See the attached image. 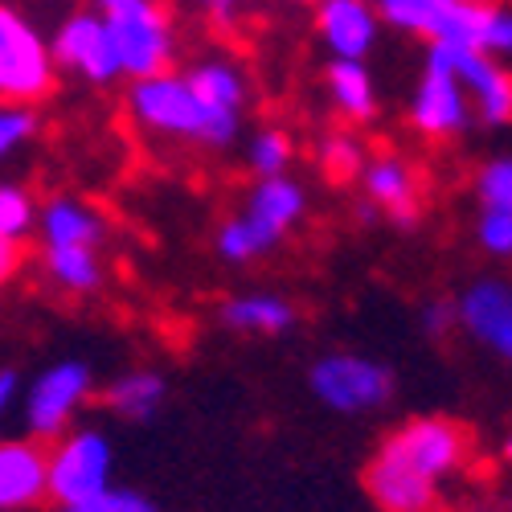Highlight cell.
Returning a JSON list of instances; mask_svg holds the SVG:
<instances>
[{
  "mask_svg": "<svg viewBox=\"0 0 512 512\" xmlns=\"http://www.w3.org/2000/svg\"><path fill=\"white\" fill-rule=\"evenodd\" d=\"M463 431L447 418H414L381 447L365 472L373 500L386 512H431L439 484L463 459Z\"/></svg>",
  "mask_w": 512,
  "mask_h": 512,
  "instance_id": "obj_1",
  "label": "cell"
},
{
  "mask_svg": "<svg viewBox=\"0 0 512 512\" xmlns=\"http://www.w3.org/2000/svg\"><path fill=\"white\" fill-rule=\"evenodd\" d=\"M304 213V193L300 185H291L283 177H267L259 189L250 193V209H246V218L230 222L222 230V254L234 263H246L254 259V254H263L271 250L283 230L300 218Z\"/></svg>",
  "mask_w": 512,
  "mask_h": 512,
  "instance_id": "obj_2",
  "label": "cell"
},
{
  "mask_svg": "<svg viewBox=\"0 0 512 512\" xmlns=\"http://www.w3.org/2000/svg\"><path fill=\"white\" fill-rule=\"evenodd\" d=\"M312 390L324 406L340 410V414H361V410H377L386 406L394 394V373L386 365H377L369 357H353V353H332L324 361H316L312 369Z\"/></svg>",
  "mask_w": 512,
  "mask_h": 512,
  "instance_id": "obj_3",
  "label": "cell"
},
{
  "mask_svg": "<svg viewBox=\"0 0 512 512\" xmlns=\"http://www.w3.org/2000/svg\"><path fill=\"white\" fill-rule=\"evenodd\" d=\"M107 33L115 46V62L119 70H127L132 78H156L164 74V62L173 54V41H168V21L152 0H136L119 13H107Z\"/></svg>",
  "mask_w": 512,
  "mask_h": 512,
  "instance_id": "obj_4",
  "label": "cell"
},
{
  "mask_svg": "<svg viewBox=\"0 0 512 512\" xmlns=\"http://www.w3.org/2000/svg\"><path fill=\"white\" fill-rule=\"evenodd\" d=\"M132 111L140 123L152 127V132L213 144V123H209L205 107L197 103L189 78H168V74L140 78L136 91H132Z\"/></svg>",
  "mask_w": 512,
  "mask_h": 512,
  "instance_id": "obj_5",
  "label": "cell"
},
{
  "mask_svg": "<svg viewBox=\"0 0 512 512\" xmlns=\"http://www.w3.org/2000/svg\"><path fill=\"white\" fill-rule=\"evenodd\" d=\"M111 447L95 431L70 435L54 455H46V492H54L62 504H82L111 484Z\"/></svg>",
  "mask_w": 512,
  "mask_h": 512,
  "instance_id": "obj_6",
  "label": "cell"
},
{
  "mask_svg": "<svg viewBox=\"0 0 512 512\" xmlns=\"http://www.w3.org/2000/svg\"><path fill=\"white\" fill-rule=\"evenodd\" d=\"M54 82V58L41 46V37L0 5V95L5 99H37Z\"/></svg>",
  "mask_w": 512,
  "mask_h": 512,
  "instance_id": "obj_7",
  "label": "cell"
},
{
  "mask_svg": "<svg viewBox=\"0 0 512 512\" xmlns=\"http://www.w3.org/2000/svg\"><path fill=\"white\" fill-rule=\"evenodd\" d=\"M87 390H91V369L82 361H62V365L46 369L33 381L29 402H25L29 431L41 435V439H54L74 418V410H78L82 398H87Z\"/></svg>",
  "mask_w": 512,
  "mask_h": 512,
  "instance_id": "obj_8",
  "label": "cell"
},
{
  "mask_svg": "<svg viewBox=\"0 0 512 512\" xmlns=\"http://www.w3.org/2000/svg\"><path fill=\"white\" fill-rule=\"evenodd\" d=\"M435 46L463 54H508L512 50V17L508 9L484 5V0H455L451 13L431 33Z\"/></svg>",
  "mask_w": 512,
  "mask_h": 512,
  "instance_id": "obj_9",
  "label": "cell"
},
{
  "mask_svg": "<svg viewBox=\"0 0 512 512\" xmlns=\"http://www.w3.org/2000/svg\"><path fill=\"white\" fill-rule=\"evenodd\" d=\"M414 123L422 127L426 136H451L467 123V99L463 87L455 82L447 58L431 46V58H426V74L422 87L414 95Z\"/></svg>",
  "mask_w": 512,
  "mask_h": 512,
  "instance_id": "obj_10",
  "label": "cell"
},
{
  "mask_svg": "<svg viewBox=\"0 0 512 512\" xmlns=\"http://www.w3.org/2000/svg\"><path fill=\"white\" fill-rule=\"evenodd\" d=\"M54 58L74 66L78 74H87L91 82H107V78L119 74L107 21H99V17H74V21H66L58 41H54Z\"/></svg>",
  "mask_w": 512,
  "mask_h": 512,
  "instance_id": "obj_11",
  "label": "cell"
},
{
  "mask_svg": "<svg viewBox=\"0 0 512 512\" xmlns=\"http://www.w3.org/2000/svg\"><path fill=\"white\" fill-rule=\"evenodd\" d=\"M435 50L447 58V66H451L459 87L480 99V115L488 123H504L508 111H512V82H508V74L488 54H463V50H443V46H435Z\"/></svg>",
  "mask_w": 512,
  "mask_h": 512,
  "instance_id": "obj_12",
  "label": "cell"
},
{
  "mask_svg": "<svg viewBox=\"0 0 512 512\" xmlns=\"http://www.w3.org/2000/svg\"><path fill=\"white\" fill-rule=\"evenodd\" d=\"M189 87L197 95V103L205 107L209 123H213V144H230L238 132V107H242V78L230 66H197L189 74Z\"/></svg>",
  "mask_w": 512,
  "mask_h": 512,
  "instance_id": "obj_13",
  "label": "cell"
},
{
  "mask_svg": "<svg viewBox=\"0 0 512 512\" xmlns=\"http://www.w3.org/2000/svg\"><path fill=\"white\" fill-rule=\"evenodd\" d=\"M463 316V324L472 328L488 349H496L500 357L512 353V295L504 283H476L463 295V304L455 308Z\"/></svg>",
  "mask_w": 512,
  "mask_h": 512,
  "instance_id": "obj_14",
  "label": "cell"
},
{
  "mask_svg": "<svg viewBox=\"0 0 512 512\" xmlns=\"http://www.w3.org/2000/svg\"><path fill=\"white\" fill-rule=\"evenodd\" d=\"M46 496V451L37 443H0V512Z\"/></svg>",
  "mask_w": 512,
  "mask_h": 512,
  "instance_id": "obj_15",
  "label": "cell"
},
{
  "mask_svg": "<svg viewBox=\"0 0 512 512\" xmlns=\"http://www.w3.org/2000/svg\"><path fill=\"white\" fill-rule=\"evenodd\" d=\"M320 33L336 50V58L361 62V54L373 46V37H377V21H373V9L365 5V0H324Z\"/></svg>",
  "mask_w": 512,
  "mask_h": 512,
  "instance_id": "obj_16",
  "label": "cell"
},
{
  "mask_svg": "<svg viewBox=\"0 0 512 512\" xmlns=\"http://www.w3.org/2000/svg\"><path fill=\"white\" fill-rule=\"evenodd\" d=\"M365 189L373 201H381L390 213H398L402 222L414 218V181H410V168L402 160H373L365 168Z\"/></svg>",
  "mask_w": 512,
  "mask_h": 512,
  "instance_id": "obj_17",
  "label": "cell"
},
{
  "mask_svg": "<svg viewBox=\"0 0 512 512\" xmlns=\"http://www.w3.org/2000/svg\"><path fill=\"white\" fill-rule=\"evenodd\" d=\"M41 226H46V242L50 246H91L103 234L95 213L87 205H78V201H66V197H58L46 209V222Z\"/></svg>",
  "mask_w": 512,
  "mask_h": 512,
  "instance_id": "obj_18",
  "label": "cell"
},
{
  "mask_svg": "<svg viewBox=\"0 0 512 512\" xmlns=\"http://www.w3.org/2000/svg\"><path fill=\"white\" fill-rule=\"evenodd\" d=\"M328 82H332V99L340 103V111L353 115V119H369L377 99H373V82L365 74L361 62H345L336 58L332 70H328Z\"/></svg>",
  "mask_w": 512,
  "mask_h": 512,
  "instance_id": "obj_19",
  "label": "cell"
},
{
  "mask_svg": "<svg viewBox=\"0 0 512 512\" xmlns=\"http://www.w3.org/2000/svg\"><path fill=\"white\" fill-rule=\"evenodd\" d=\"M46 267L50 275L66 287V291H91L99 287V259L91 254V246H50L46 250Z\"/></svg>",
  "mask_w": 512,
  "mask_h": 512,
  "instance_id": "obj_20",
  "label": "cell"
},
{
  "mask_svg": "<svg viewBox=\"0 0 512 512\" xmlns=\"http://www.w3.org/2000/svg\"><path fill=\"white\" fill-rule=\"evenodd\" d=\"M226 324L246 332H283L291 324V308L275 295H246V300L226 304Z\"/></svg>",
  "mask_w": 512,
  "mask_h": 512,
  "instance_id": "obj_21",
  "label": "cell"
},
{
  "mask_svg": "<svg viewBox=\"0 0 512 512\" xmlns=\"http://www.w3.org/2000/svg\"><path fill=\"white\" fill-rule=\"evenodd\" d=\"M107 398L127 418H148L160 406V398H164V381L156 373H127V377L115 381Z\"/></svg>",
  "mask_w": 512,
  "mask_h": 512,
  "instance_id": "obj_22",
  "label": "cell"
},
{
  "mask_svg": "<svg viewBox=\"0 0 512 512\" xmlns=\"http://www.w3.org/2000/svg\"><path fill=\"white\" fill-rule=\"evenodd\" d=\"M451 5L455 0H381V13L406 33H435L439 21L451 13Z\"/></svg>",
  "mask_w": 512,
  "mask_h": 512,
  "instance_id": "obj_23",
  "label": "cell"
},
{
  "mask_svg": "<svg viewBox=\"0 0 512 512\" xmlns=\"http://www.w3.org/2000/svg\"><path fill=\"white\" fill-rule=\"evenodd\" d=\"M33 226V201L17 185H0V238H21Z\"/></svg>",
  "mask_w": 512,
  "mask_h": 512,
  "instance_id": "obj_24",
  "label": "cell"
},
{
  "mask_svg": "<svg viewBox=\"0 0 512 512\" xmlns=\"http://www.w3.org/2000/svg\"><path fill=\"white\" fill-rule=\"evenodd\" d=\"M291 160V144L279 136V132H263L259 140L250 144V164L259 177H279Z\"/></svg>",
  "mask_w": 512,
  "mask_h": 512,
  "instance_id": "obj_25",
  "label": "cell"
},
{
  "mask_svg": "<svg viewBox=\"0 0 512 512\" xmlns=\"http://www.w3.org/2000/svg\"><path fill=\"white\" fill-rule=\"evenodd\" d=\"M480 201L484 209H512V160H492L480 173Z\"/></svg>",
  "mask_w": 512,
  "mask_h": 512,
  "instance_id": "obj_26",
  "label": "cell"
},
{
  "mask_svg": "<svg viewBox=\"0 0 512 512\" xmlns=\"http://www.w3.org/2000/svg\"><path fill=\"white\" fill-rule=\"evenodd\" d=\"M62 512H156V504L148 496H140V492H115V488H107V492L82 500V504H66Z\"/></svg>",
  "mask_w": 512,
  "mask_h": 512,
  "instance_id": "obj_27",
  "label": "cell"
},
{
  "mask_svg": "<svg viewBox=\"0 0 512 512\" xmlns=\"http://www.w3.org/2000/svg\"><path fill=\"white\" fill-rule=\"evenodd\" d=\"M480 242L492 254H508L512 250V209H484V218H480Z\"/></svg>",
  "mask_w": 512,
  "mask_h": 512,
  "instance_id": "obj_28",
  "label": "cell"
},
{
  "mask_svg": "<svg viewBox=\"0 0 512 512\" xmlns=\"http://www.w3.org/2000/svg\"><path fill=\"white\" fill-rule=\"evenodd\" d=\"M37 119L29 111H17V107H0V156H9L17 144H25L33 136Z\"/></svg>",
  "mask_w": 512,
  "mask_h": 512,
  "instance_id": "obj_29",
  "label": "cell"
},
{
  "mask_svg": "<svg viewBox=\"0 0 512 512\" xmlns=\"http://www.w3.org/2000/svg\"><path fill=\"white\" fill-rule=\"evenodd\" d=\"M324 164L332 168L340 181H345V177H353L357 168H361V152H357L353 140H328V148H324Z\"/></svg>",
  "mask_w": 512,
  "mask_h": 512,
  "instance_id": "obj_30",
  "label": "cell"
},
{
  "mask_svg": "<svg viewBox=\"0 0 512 512\" xmlns=\"http://www.w3.org/2000/svg\"><path fill=\"white\" fill-rule=\"evenodd\" d=\"M17 259H21V254H17V242H13V238H0V287H5L9 275L17 271Z\"/></svg>",
  "mask_w": 512,
  "mask_h": 512,
  "instance_id": "obj_31",
  "label": "cell"
},
{
  "mask_svg": "<svg viewBox=\"0 0 512 512\" xmlns=\"http://www.w3.org/2000/svg\"><path fill=\"white\" fill-rule=\"evenodd\" d=\"M455 320V308L451 304H435V308H426V328L431 332H447Z\"/></svg>",
  "mask_w": 512,
  "mask_h": 512,
  "instance_id": "obj_32",
  "label": "cell"
},
{
  "mask_svg": "<svg viewBox=\"0 0 512 512\" xmlns=\"http://www.w3.org/2000/svg\"><path fill=\"white\" fill-rule=\"evenodd\" d=\"M13 394H17V377H13V373H0V414L9 410Z\"/></svg>",
  "mask_w": 512,
  "mask_h": 512,
  "instance_id": "obj_33",
  "label": "cell"
},
{
  "mask_svg": "<svg viewBox=\"0 0 512 512\" xmlns=\"http://www.w3.org/2000/svg\"><path fill=\"white\" fill-rule=\"evenodd\" d=\"M201 5H209V13L218 17V21H226L234 13V0H201Z\"/></svg>",
  "mask_w": 512,
  "mask_h": 512,
  "instance_id": "obj_34",
  "label": "cell"
},
{
  "mask_svg": "<svg viewBox=\"0 0 512 512\" xmlns=\"http://www.w3.org/2000/svg\"><path fill=\"white\" fill-rule=\"evenodd\" d=\"M95 5H99L103 13H119V9H127V5H136V0H95Z\"/></svg>",
  "mask_w": 512,
  "mask_h": 512,
  "instance_id": "obj_35",
  "label": "cell"
}]
</instances>
